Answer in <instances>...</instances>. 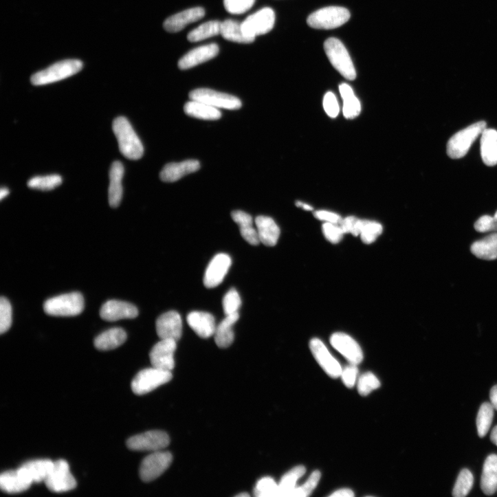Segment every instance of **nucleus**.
<instances>
[{"label":"nucleus","instance_id":"4468645a","mask_svg":"<svg viewBox=\"0 0 497 497\" xmlns=\"http://www.w3.org/2000/svg\"><path fill=\"white\" fill-rule=\"evenodd\" d=\"M156 331L160 340H173L178 342L183 333L181 315L175 311L162 314L156 321Z\"/></svg>","mask_w":497,"mask_h":497},{"label":"nucleus","instance_id":"9b49d317","mask_svg":"<svg viewBox=\"0 0 497 497\" xmlns=\"http://www.w3.org/2000/svg\"><path fill=\"white\" fill-rule=\"evenodd\" d=\"M45 483L49 490L56 493L69 492L77 486L68 463L63 459L54 462L53 469Z\"/></svg>","mask_w":497,"mask_h":497},{"label":"nucleus","instance_id":"c03bdc74","mask_svg":"<svg viewBox=\"0 0 497 497\" xmlns=\"http://www.w3.org/2000/svg\"><path fill=\"white\" fill-rule=\"evenodd\" d=\"M380 386L381 383L379 380L372 373H366L359 379L358 391L362 396H368Z\"/></svg>","mask_w":497,"mask_h":497},{"label":"nucleus","instance_id":"2eb2a0df","mask_svg":"<svg viewBox=\"0 0 497 497\" xmlns=\"http://www.w3.org/2000/svg\"><path fill=\"white\" fill-rule=\"evenodd\" d=\"M232 265V258L226 254L216 255L209 263L204 276V285L207 288H214L221 285Z\"/></svg>","mask_w":497,"mask_h":497},{"label":"nucleus","instance_id":"49530a36","mask_svg":"<svg viewBox=\"0 0 497 497\" xmlns=\"http://www.w3.org/2000/svg\"><path fill=\"white\" fill-rule=\"evenodd\" d=\"M321 474L318 470L311 473L307 481L299 487H296L289 496L306 497L309 496L317 486Z\"/></svg>","mask_w":497,"mask_h":497},{"label":"nucleus","instance_id":"7ed1b4c3","mask_svg":"<svg viewBox=\"0 0 497 497\" xmlns=\"http://www.w3.org/2000/svg\"><path fill=\"white\" fill-rule=\"evenodd\" d=\"M82 67L83 63L80 60H63L35 74L32 76L31 82L36 86L52 84L78 74L82 69Z\"/></svg>","mask_w":497,"mask_h":497},{"label":"nucleus","instance_id":"ea45409f","mask_svg":"<svg viewBox=\"0 0 497 497\" xmlns=\"http://www.w3.org/2000/svg\"><path fill=\"white\" fill-rule=\"evenodd\" d=\"M63 183L62 177L58 175L36 177L29 181L27 186L31 189L50 191L60 186Z\"/></svg>","mask_w":497,"mask_h":497},{"label":"nucleus","instance_id":"de8ad7c7","mask_svg":"<svg viewBox=\"0 0 497 497\" xmlns=\"http://www.w3.org/2000/svg\"><path fill=\"white\" fill-rule=\"evenodd\" d=\"M256 0H224V7L228 12L240 15L248 12L254 5Z\"/></svg>","mask_w":497,"mask_h":497},{"label":"nucleus","instance_id":"0eeeda50","mask_svg":"<svg viewBox=\"0 0 497 497\" xmlns=\"http://www.w3.org/2000/svg\"><path fill=\"white\" fill-rule=\"evenodd\" d=\"M172 379L171 372L152 367L142 370L136 375L131 382V390L137 395H144L168 383Z\"/></svg>","mask_w":497,"mask_h":497},{"label":"nucleus","instance_id":"473e14b6","mask_svg":"<svg viewBox=\"0 0 497 497\" xmlns=\"http://www.w3.org/2000/svg\"><path fill=\"white\" fill-rule=\"evenodd\" d=\"M472 253L478 258L493 261L497 259V234H492L471 246Z\"/></svg>","mask_w":497,"mask_h":497},{"label":"nucleus","instance_id":"f704fd0d","mask_svg":"<svg viewBox=\"0 0 497 497\" xmlns=\"http://www.w3.org/2000/svg\"><path fill=\"white\" fill-rule=\"evenodd\" d=\"M340 91L344 100V115L348 119L357 117L362 111L360 100L355 96L352 87L347 84L340 86Z\"/></svg>","mask_w":497,"mask_h":497},{"label":"nucleus","instance_id":"603ef678","mask_svg":"<svg viewBox=\"0 0 497 497\" xmlns=\"http://www.w3.org/2000/svg\"><path fill=\"white\" fill-rule=\"evenodd\" d=\"M323 107L327 114L331 118H336L340 113L338 100L333 93L328 92L323 99Z\"/></svg>","mask_w":497,"mask_h":497},{"label":"nucleus","instance_id":"a18cd8bd","mask_svg":"<svg viewBox=\"0 0 497 497\" xmlns=\"http://www.w3.org/2000/svg\"><path fill=\"white\" fill-rule=\"evenodd\" d=\"M241 303V296L236 289L232 288L228 291L223 300V307L225 316L238 313Z\"/></svg>","mask_w":497,"mask_h":497},{"label":"nucleus","instance_id":"b1692460","mask_svg":"<svg viewBox=\"0 0 497 497\" xmlns=\"http://www.w3.org/2000/svg\"><path fill=\"white\" fill-rule=\"evenodd\" d=\"M123 164L115 161L111 165L109 173L110 184L109 188V203L111 208H118L122 199V181L124 176Z\"/></svg>","mask_w":497,"mask_h":497},{"label":"nucleus","instance_id":"423d86ee","mask_svg":"<svg viewBox=\"0 0 497 497\" xmlns=\"http://www.w3.org/2000/svg\"><path fill=\"white\" fill-rule=\"evenodd\" d=\"M351 19L350 12L344 8L328 7L311 14L307 25L316 30H333L342 27Z\"/></svg>","mask_w":497,"mask_h":497},{"label":"nucleus","instance_id":"72a5a7b5","mask_svg":"<svg viewBox=\"0 0 497 497\" xmlns=\"http://www.w3.org/2000/svg\"><path fill=\"white\" fill-rule=\"evenodd\" d=\"M221 34L227 41L241 44H250L255 41L245 35L242 28V23L233 20H226L221 23Z\"/></svg>","mask_w":497,"mask_h":497},{"label":"nucleus","instance_id":"4be33fe9","mask_svg":"<svg viewBox=\"0 0 497 497\" xmlns=\"http://www.w3.org/2000/svg\"><path fill=\"white\" fill-rule=\"evenodd\" d=\"M187 320L200 338L208 339L214 335L217 324L212 314L204 311H192L188 315Z\"/></svg>","mask_w":497,"mask_h":497},{"label":"nucleus","instance_id":"864d4df0","mask_svg":"<svg viewBox=\"0 0 497 497\" xmlns=\"http://www.w3.org/2000/svg\"><path fill=\"white\" fill-rule=\"evenodd\" d=\"M359 373L357 365L351 364L346 366L342 373V378L346 387L352 388L355 386Z\"/></svg>","mask_w":497,"mask_h":497},{"label":"nucleus","instance_id":"bf43d9fd","mask_svg":"<svg viewBox=\"0 0 497 497\" xmlns=\"http://www.w3.org/2000/svg\"><path fill=\"white\" fill-rule=\"evenodd\" d=\"M296 206L297 207H298V208H300L303 209L304 210H306V211L313 210V208H312L311 206H310L308 205V204L302 203V202H300V201H297V202L296 203Z\"/></svg>","mask_w":497,"mask_h":497},{"label":"nucleus","instance_id":"9d476101","mask_svg":"<svg viewBox=\"0 0 497 497\" xmlns=\"http://www.w3.org/2000/svg\"><path fill=\"white\" fill-rule=\"evenodd\" d=\"M275 21L274 10L265 8L247 17L242 23V28L246 36L255 39L256 36L271 32L274 28Z\"/></svg>","mask_w":497,"mask_h":497},{"label":"nucleus","instance_id":"680f3d73","mask_svg":"<svg viewBox=\"0 0 497 497\" xmlns=\"http://www.w3.org/2000/svg\"><path fill=\"white\" fill-rule=\"evenodd\" d=\"M236 496L237 497H248V496H250V494H248L247 493H241V494L236 495Z\"/></svg>","mask_w":497,"mask_h":497},{"label":"nucleus","instance_id":"c9c22d12","mask_svg":"<svg viewBox=\"0 0 497 497\" xmlns=\"http://www.w3.org/2000/svg\"><path fill=\"white\" fill-rule=\"evenodd\" d=\"M305 472L304 466L298 465L286 473L278 484L277 496H289L296 488L297 481L305 474Z\"/></svg>","mask_w":497,"mask_h":497},{"label":"nucleus","instance_id":"412c9836","mask_svg":"<svg viewBox=\"0 0 497 497\" xmlns=\"http://www.w3.org/2000/svg\"><path fill=\"white\" fill-rule=\"evenodd\" d=\"M205 15L206 12L203 8H192L170 16L164 21L163 27L170 33H177L184 30L188 25L201 20Z\"/></svg>","mask_w":497,"mask_h":497},{"label":"nucleus","instance_id":"2f4dec72","mask_svg":"<svg viewBox=\"0 0 497 497\" xmlns=\"http://www.w3.org/2000/svg\"><path fill=\"white\" fill-rule=\"evenodd\" d=\"M184 111L190 117L205 120H217L222 116L220 109L197 100L187 102Z\"/></svg>","mask_w":497,"mask_h":497},{"label":"nucleus","instance_id":"dca6fc26","mask_svg":"<svg viewBox=\"0 0 497 497\" xmlns=\"http://www.w3.org/2000/svg\"><path fill=\"white\" fill-rule=\"evenodd\" d=\"M309 346L315 360L330 377L336 379L341 377L343 371L341 365L320 340L313 339Z\"/></svg>","mask_w":497,"mask_h":497},{"label":"nucleus","instance_id":"f03ea898","mask_svg":"<svg viewBox=\"0 0 497 497\" xmlns=\"http://www.w3.org/2000/svg\"><path fill=\"white\" fill-rule=\"evenodd\" d=\"M324 52L331 65L346 79L354 80L357 72L344 45L337 38H329L324 44Z\"/></svg>","mask_w":497,"mask_h":497},{"label":"nucleus","instance_id":"79ce46f5","mask_svg":"<svg viewBox=\"0 0 497 497\" xmlns=\"http://www.w3.org/2000/svg\"><path fill=\"white\" fill-rule=\"evenodd\" d=\"M12 324V307L8 298L0 299V333H7Z\"/></svg>","mask_w":497,"mask_h":497},{"label":"nucleus","instance_id":"13d9d810","mask_svg":"<svg viewBox=\"0 0 497 497\" xmlns=\"http://www.w3.org/2000/svg\"><path fill=\"white\" fill-rule=\"evenodd\" d=\"M491 441L497 446V426H495L492 430L490 434Z\"/></svg>","mask_w":497,"mask_h":497},{"label":"nucleus","instance_id":"ddd939ff","mask_svg":"<svg viewBox=\"0 0 497 497\" xmlns=\"http://www.w3.org/2000/svg\"><path fill=\"white\" fill-rule=\"evenodd\" d=\"M177 342L161 340L151 349L149 357L153 367L171 372L175 366V353Z\"/></svg>","mask_w":497,"mask_h":497},{"label":"nucleus","instance_id":"8fccbe9b","mask_svg":"<svg viewBox=\"0 0 497 497\" xmlns=\"http://www.w3.org/2000/svg\"><path fill=\"white\" fill-rule=\"evenodd\" d=\"M363 221L355 217H349L342 219L340 227L344 234H351L355 236H358L361 234Z\"/></svg>","mask_w":497,"mask_h":497},{"label":"nucleus","instance_id":"4c0bfd02","mask_svg":"<svg viewBox=\"0 0 497 497\" xmlns=\"http://www.w3.org/2000/svg\"><path fill=\"white\" fill-rule=\"evenodd\" d=\"M494 410V408L489 403H483L479 408L476 417V428L480 438H483L491 427Z\"/></svg>","mask_w":497,"mask_h":497},{"label":"nucleus","instance_id":"6e6d98bb","mask_svg":"<svg viewBox=\"0 0 497 497\" xmlns=\"http://www.w3.org/2000/svg\"><path fill=\"white\" fill-rule=\"evenodd\" d=\"M330 496L333 497H353L355 496L354 492L349 488H344L339 489L334 492L333 494H331Z\"/></svg>","mask_w":497,"mask_h":497},{"label":"nucleus","instance_id":"7c9ffc66","mask_svg":"<svg viewBox=\"0 0 497 497\" xmlns=\"http://www.w3.org/2000/svg\"><path fill=\"white\" fill-rule=\"evenodd\" d=\"M232 218L240 228L242 237L250 245H258L261 242L256 228L253 225L252 217L240 210L232 212Z\"/></svg>","mask_w":497,"mask_h":497},{"label":"nucleus","instance_id":"aec40b11","mask_svg":"<svg viewBox=\"0 0 497 497\" xmlns=\"http://www.w3.org/2000/svg\"><path fill=\"white\" fill-rule=\"evenodd\" d=\"M219 47L217 44L199 47L188 52L179 62L181 70H187L206 63L218 56Z\"/></svg>","mask_w":497,"mask_h":497},{"label":"nucleus","instance_id":"f3484780","mask_svg":"<svg viewBox=\"0 0 497 497\" xmlns=\"http://www.w3.org/2000/svg\"><path fill=\"white\" fill-rule=\"evenodd\" d=\"M331 345L340 352L351 364L358 365L364 360L363 351L349 335L338 333L331 337Z\"/></svg>","mask_w":497,"mask_h":497},{"label":"nucleus","instance_id":"4d7b16f0","mask_svg":"<svg viewBox=\"0 0 497 497\" xmlns=\"http://www.w3.org/2000/svg\"><path fill=\"white\" fill-rule=\"evenodd\" d=\"M489 399L491 404L497 410V385L492 388L489 393Z\"/></svg>","mask_w":497,"mask_h":497},{"label":"nucleus","instance_id":"a19ab883","mask_svg":"<svg viewBox=\"0 0 497 497\" xmlns=\"http://www.w3.org/2000/svg\"><path fill=\"white\" fill-rule=\"evenodd\" d=\"M382 232L383 227L380 223L367 220L363 221L360 236L364 243H374Z\"/></svg>","mask_w":497,"mask_h":497},{"label":"nucleus","instance_id":"393cba45","mask_svg":"<svg viewBox=\"0 0 497 497\" xmlns=\"http://www.w3.org/2000/svg\"><path fill=\"white\" fill-rule=\"evenodd\" d=\"M260 242L268 247L275 246L278 241L280 230L270 217L259 216L255 220Z\"/></svg>","mask_w":497,"mask_h":497},{"label":"nucleus","instance_id":"052dcab7","mask_svg":"<svg viewBox=\"0 0 497 497\" xmlns=\"http://www.w3.org/2000/svg\"><path fill=\"white\" fill-rule=\"evenodd\" d=\"M10 194V191L7 188H2L1 192H0V199L3 200L6 197H8Z\"/></svg>","mask_w":497,"mask_h":497},{"label":"nucleus","instance_id":"6ab92c4d","mask_svg":"<svg viewBox=\"0 0 497 497\" xmlns=\"http://www.w3.org/2000/svg\"><path fill=\"white\" fill-rule=\"evenodd\" d=\"M138 310L133 305L120 300H111L106 302L100 309V316L107 321L135 318Z\"/></svg>","mask_w":497,"mask_h":497},{"label":"nucleus","instance_id":"cd10ccee","mask_svg":"<svg viewBox=\"0 0 497 497\" xmlns=\"http://www.w3.org/2000/svg\"><path fill=\"white\" fill-rule=\"evenodd\" d=\"M481 155L483 162L488 167L497 164V131L485 129L481 137Z\"/></svg>","mask_w":497,"mask_h":497},{"label":"nucleus","instance_id":"c85d7f7f","mask_svg":"<svg viewBox=\"0 0 497 497\" xmlns=\"http://www.w3.org/2000/svg\"><path fill=\"white\" fill-rule=\"evenodd\" d=\"M483 493L492 495L497 490V455L490 454L485 459L481 478Z\"/></svg>","mask_w":497,"mask_h":497},{"label":"nucleus","instance_id":"39448f33","mask_svg":"<svg viewBox=\"0 0 497 497\" xmlns=\"http://www.w3.org/2000/svg\"><path fill=\"white\" fill-rule=\"evenodd\" d=\"M82 296L78 292L60 295L47 300L44 304L45 311L54 316H74L84 310Z\"/></svg>","mask_w":497,"mask_h":497},{"label":"nucleus","instance_id":"c756f323","mask_svg":"<svg viewBox=\"0 0 497 497\" xmlns=\"http://www.w3.org/2000/svg\"><path fill=\"white\" fill-rule=\"evenodd\" d=\"M126 340L125 331L121 328H112L104 331L94 341L95 347L102 351L115 349Z\"/></svg>","mask_w":497,"mask_h":497},{"label":"nucleus","instance_id":"f257e3e1","mask_svg":"<svg viewBox=\"0 0 497 497\" xmlns=\"http://www.w3.org/2000/svg\"><path fill=\"white\" fill-rule=\"evenodd\" d=\"M112 129L123 155L130 159H140L144 153V147L127 119L122 116L115 118Z\"/></svg>","mask_w":497,"mask_h":497},{"label":"nucleus","instance_id":"6e6552de","mask_svg":"<svg viewBox=\"0 0 497 497\" xmlns=\"http://www.w3.org/2000/svg\"><path fill=\"white\" fill-rule=\"evenodd\" d=\"M173 460L169 452L156 451L145 457L140 467L142 481L150 482L161 476L170 466Z\"/></svg>","mask_w":497,"mask_h":497},{"label":"nucleus","instance_id":"3c124183","mask_svg":"<svg viewBox=\"0 0 497 497\" xmlns=\"http://www.w3.org/2000/svg\"><path fill=\"white\" fill-rule=\"evenodd\" d=\"M474 229L481 233L497 231V211L493 217L483 216L474 224Z\"/></svg>","mask_w":497,"mask_h":497},{"label":"nucleus","instance_id":"58836bf2","mask_svg":"<svg viewBox=\"0 0 497 497\" xmlns=\"http://www.w3.org/2000/svg\"><path fill=\"white\" fill-rule=\"evenodd\" d=\"M474 484L472 473L467 469H463L459 473L455 483L452 496L454 497L466 496L472 489Z\"/></svg>","mask_w":497,"mask_h":497},{"label":"nucleus","instance_id":"e433bc0d","mask_svg":"<svg viewBox=\"0 0 497 497\" xmlns=\"http://www.w3.org/2000/svg\"><path fill=\"white\" fill-rule=\"evenodd\" d=\"M221 22L210 21L192 31L188 34V39L191 43H197L218 36L221 34Z\"/></svg>","mask_w":497,"mask_h":497},{"label":"nucleus","instance_id":"20e7f679","mask_svg":"<svg viewBox=\"0 0 497 497\" xmlns=\"http://www.w3.org/2000/svg\"><path fill=\"white\" fill-rule=\"evenodd\" d=\"M486 126L485 122L480 121L454 134L449 140L447 144L448 156L452 159L464 157L467 153L473 142L486 129Z\"/></svg>","mask_w":497,"mask_h":497},{"label":"nucleus","instance_id":"f8f14e48","mask_svg":"<svg viewBox=\"0 0 497 497\" xmlns=\"http://www.w3.org/2000/svg\"><path fill=\"white\" fill-rule=\"evenodd\" d=\"M170 443L169 435L162 431L152 430L133 436L126 441V446L133 451H159Z\"/></svg>","mask_w":497,"mask_h":497},{"label":"nucleus","instance_id":"1a4fd4ad","mask_svg":"<svg viewBox=\"0 0 497 497\" xmlns=\"http://www.w3.org/2000/svg\"><path fill=\"white\" fill-rule=\"evenodd\" d=\"M192 100L206 103L217 109L237 110L242 107V102L236 96L219 92L210 89H197L190 93Z\"/></svg>","mask_w":497,"mask_h":497},{"label":"nucleus","instance_id":"a878e982","mask_svg":"<svg viewBox=\"0 0 497 497\" xmlns=\"http://www.w3.org/2000/svg\"><path fill=\"white\" fill-rule=\"evenodd\" d=\"M54 464L50 460H35L24 463L19 469L33 483H39L46 481Z\"/></svg>","mask_w":497,"mask_h":497},{"label":"nucleus","instance_id":"bb28decb","mask_svg":"<svg viewBox=\"0 0 497 497\" xmlns=\"http://www.w3.org/2000/svg\"><path fill=\"white\" fill-rule=\"evenodd\" d=\"M239 319V313H235L226 316L225 318L217 325L214 340L217 345L221 349L230 347L234 340L233 327Z\"/></svg>","mask_w":497,"mask_h":497},{"label":"nucleus","instance_id":"37998d69","mask_svg":"<svg viewBox=\"0 0 497 497\" xmlns=\"http://www.w3.org/2000/svg\"><path fill=\"white\" fill-rule=\"evenodd\" d=\"M278 484L271 477L260 479L255 487L254 494L258 497L277 496Z\"/></svg>","mask_w":497,"mask_h":497},{"label":"nucleus","instance_id":"09e8293b","mask_svg":"<svg viewBox=\"0 0 497 497\" xmlns=\"http://www.w3.org/2000/svg\"><path fill=\"white\" fill-rule=\"evenodd\" d=\"M322 230L325 239L331 243H339L345 234L340 225L337 224L325 223Z\"/></svg>","mask_w":497,"mask_h":497},{"label":"nucleus","instance_id":"a211bd4d","mask_svg":"<svg viewBox=\"0 0 497 497\" xmlns=\"http://www.w3.org/2000/svg\"><path fill=\"white\" fill-rule=\"evenodd\" d=\"M200 168V162L197 159L170 163L164 166L159 177L163 182L174 183L186 175L197 172Z\"/></svg>","mask_w":497,"mask_h":497},{"label":"nucleus","instance_id":"5701e85b","mask_svg":"<svg viewBox=\"0 0 497 497\" xmlns=\"http://www.w3.org/2000/svg\"><path fill=\"white\" fill-rule=\"evenodd\" d=\"M32 484L19 468L14 471L5 472L0 476V487L6 493L23 492L30 489Z\"/></svg>","mask_w":497,"mask_h":497},{"label":"nucleus","instance_id":"5fc2aeb1","mask_svg":"<svg viewBox=\"0 0 497 497\" xmlns=\"http://www.w3.org/2000/svg\"><path fill=\"white\" fill-rule=\"evenodd\" d=\"M314 217L320 221H325V223H333L337 225L340 224L342 221L340 215L328 211H316L314 213Z\"/></svg>","mask_w":497,"mask_h":497}]
</instances>
